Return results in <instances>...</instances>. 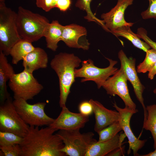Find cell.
<instances>
[{
  "label": "cell",
  "mask_w": 156,
  "mask_h": 156,
  "mask_svg": "<svg viewBox=\"0 0 156 156\" xmlns=\"http://www.w3.org/2000/svg\"><path fill=\"white\" fill-rule=\"evenodd\" d=\"M56 131L49 126L39 128L29 126L28 132L19 144L21 156H64L61 151L64 144L55 133Z\"/></svg>",
  "instance_id": "cell-1"
},
{
  "label": "cell",
  "mask_w": 156,
  "mask_h": 156,
  "mask_svg": "<svg viewBox=\"0 0 156 156\" xmlns=\"http://www.w3.org/2000/svg\"><path fill=\"white\" fill-rule=\"evenodd\" d=\"M81 60L73 53H60L51 60L50 65L58 77L61 107L66 106L71 86L75 81V69L79 66Z\"/></svg>",
  "instance_id": "cell-2"
},
{
  "label": "cell",
  "mask_w": 156,
  "mask_h": 156,
  "mask_svg": "<svg viewBox=\"0 0 156 156\" xmlns=\"http://www.w3.org/2000/svg\"><path fill=\"white\" fill-rule=\"evenodd\" d=\"M16 22L18 31L21 38L32 43L44 36L50 23L45 17L21 6L18 8Z\"/></svg>",
  "instance_id": "cell-3"
},
{
  "label": "cell",
  "mask_w": 156,
  "mask_h": 156,
  "mask_svg": "<svg viewBox=\"0 0 156 156\" xmlns=\"http://www.w3.org/2000/svg\"><path fill=\"white\" fill-rule=\"evenodd\" d=\"M16 15L5 2H0V51L6 56L10 55L12 47L22 39L17 29Z\"/></svg>",
  "instance_id": "cell-4"
},
{
  "label": "cell",
  "mask_w": 156,
  "mask_h": 156,
  "mask_svg": "<svg viewBox=\"0 0 156 156\" xmlns=\"http://www.w3.org/2000/svg\"><path fill=\"white\" fill-rule=\"evenodd\" d=\"M79 130H60L56 133L64 144L61 151L66 156H85L91 145L97 141L92 132L81 133Z\"/></svg>",
  "instance_id": "cell-5"
},
{
  "label": "cell",
  "mask_w": 156,
  "mask_h": 156,
  "mask_svg": "<svg viewBox=\"0 0 156 156\" xmlns=\"http://www.w3.org/2000/svg\"><path fill=\"white\" fill-rule=\"evenodd\" d=\"M14 107L23 121L29 126H49L55 119L46 114L44 110L45 102H38L33 104L22 99H14Z\"/></svg>",
  "instance_id": "cell-6"
},
{
  "label": "cell",
  "mask_w": 156,
  "mask_h": 156,
  "mask_svg": "<svg viewBox=\"0 0 156 156\" xmlns=\"http://www.w3.org/2000/svg\"><path fill=\"white\" fill-rule=\"evenodd\" d=\"M8 86L14 94V99H32L43 88V86L33 75L24 70L13 74L9 80Z\"/></svg>",
  "instance_id": "cell-7"
},
{
  "label": "cell",
  "mask_w": 156,
  "mask_h": 156,
  "mask_svg": "<svg viewBox=\"0 0 156 156\" xmlns=\"http://www.w3.org/2000/svg\"><path fill=\"white\" fill-rule=\"evenodd\" d=\"M29 126L16 112L11 97L0 106V131L10 132L24 138Z\"/></svg>",
  "instance_id": "cell-8"
},
{
  "label": "cell",
  "mask_w": 156,
  "mask_h": 156,
  "mask_svg": "<svg viewBox=\"0 0 156 156\" xmlns=\"http://www.w3.org/2000/svg\"><path fill=\"white\" fill-rule=\"evenodd\" d=\"M109 62L107 67L101 68L95 66L91 59L84 60L82 62L81 67L76 68L75 70V78L81 77L82 82L88 81H94L99 89L104 82L111 76L113 75L118 70L114 66L117 63V61L106 57Z\"/></svg>",
  "instance_id": "cell-9"
},
{
  "label": "cell",
  "mask_w": 156,
  "mask_h": 156,
  "mask_svg": "<svg viewBox=\"0 0 156 156\" xmlns=\"http://www.w3.org/2000/svg\"><path fill=\"white\" fill-rule=\"evenodd\" d=\"M118 56L120 63V68L122 70L127 80L132 85L136 97L143 108L144 121L147 116V112L143 96L145 88L141 83L137 75L135 66L136 60L128 58L122 50L118 52Z\"/></svg>",
  "instance_id": "cell-10"
},
{
  "label": "cell",
  "mask_w": 156,
  "mask_h": 156,
  "mask_svg": "<svg viewBox=\"0 0 156 156\" xmlns=\"http://www.w3.org/2000/svg\"><path fill=\"white\" fill-rule=\"evenodd\" d=\"M127 79L120 68L104 82L102 87L108 94L118 96L124 102L125 107L135 109L136 106L131 99L127 85Z\"/></svg>",
  "instance_id": "cell-11"
},
{
  "label": "cell",
  "mask_w": 156,
  "mask_h": 156,
  "mask_svg": "<svg viewBox=\"0 0 156 156\" xmlns=\"http://www.w3.org/2000/svg\"><path fill=\"white\" fill-rule=\"evenodd\" d=\"M113 106L119 113L118 122L128 140L129 149L128 153L129 154L131 150L134 156H140L138 151L144 146L147 140H142L137 138L132 131L130 124L131 117L133 114L138 112V110L126 107L122 108L119 107L115 102L113 103Z\"/></svg>",
  "instance_id": "cell-12"
},
{
  "label": "cell",
  "mask_w": 156,
  "mask_h": 156,
  "mask_svg": "<svg viewBox=\"0 0 156 156\" xmlns=\"http://www.w3.org/2000/svg\"><path fill=\"white\" fill-rule=\"evenodd\" d=\"M133 0H117L116 5L109 12L102 14L101 18L106 30L112 32L120 27L132 26L134 23L127 22L124 18L125 11L131 5Z\"/></svg>",
  "instance_id": "cell-13"
},
{
  "label": "cell",
  "mask_w": 156,
  "mask_h": 156,
  "mask_svg": "<svg viewBox=\"0 0 156 156\" xmlns=\"http://www.w3.org/2000/svg\"><path fill=\"white\" fill-rule=\"evenodd\" d=\"M57 117L49 126L56 131L80 129L89 121V116L70 112L66 106L62 107Z\"/></svg>",
  "instance_id": "cell-14"
},
{
  "label": "cell",
  "mask_w": 156,
  "mask_h": 156,
  "mask_svg": "<svg viewBox=\"0 0 156 156\" xmlns=\"http://www.w3.org/2000/svg\"><path fill=\"white\" fill-rule=\"evenodd\" d=\"M87 34L86 29L84 27L72 24L64 26L61 41L69 47L88 50L90 43L88 40H82Z\"/></svg>",
  "instance_id": "cell-15"
},
{
  "label": "cell",
  "mask_w": 156,
  "mask_h": 156,
  "mask_svg": "<svg viewBox=\"0 0 156 156\" xmlns=\"http://www.w3.org/2000/svg\"><path fill=\"white\" fill-rule=\"evenodd\" d=\"M94 114L95 123L94 130L98 133L101 130L112 123L118 121L119 114L118 111L109 109L99 102L90 99Z\"/></svg>",
  "instance_id": "cell-16"
},
{
  "label": "cell",
  "mask_w": 156,
  "mask_h": 156,
  "mask_svg": "<svg viewBox=\"0 0 156 156\" xmlns=\"http://www.w3.org/2000/svg\"><path fill=\"white\" fill-rule=\"evenodd\" d=\"M23 60L24 70L33 73L36 70L47 67L48 57L44 49L37 47L27 55Z\"/></svg>",
  "instance_id": "cell-17"
},
{
  "label": "cell",
  "mask_w": 156,
  "mask_h": 156,
  "mask_svg": "<svg viewBox=\"0 0 156 156\" xmlns=\"http://www.w3.org/2000/svg\"><path fill=\"white\" fill-rule=\"evenodd\" d=\"M124 133H118L112 139L104 142L96 141L91 145L85 156H104L115 148L122 145L126 137Z\"/></svg>",
  "instance_id": "cell-18"
},
{
  "label": "cell",
  "mask_w": 156,
  "mask_h": 156,
  "mask_svg": "<svg viewBox=\"0 0 156 156\" xmlns=\"http://www.w3.org/2000/svg\"><path fill=\"white\" fill-rule=\"evenodd\" d=\"M3 52L0 51V105L10 96L7 90L6 83L15 73L14 69L8 62Z\"/></svg>",
  "instance_id": "cell-19"
},
{
  "label": "cell",
  "mask_w": 156,
  "mask_h": 156,
  "mask_svg": "<svg viewBox=\"0 0 156 156\" xmlns=\"http://www.w3.org/2000/svg\"><path fill=\"white\" fill-rule=\"evenodd\" d=\"M63 26L57 20L50 23L44 36L47 48L53 51L56 50L58 43L61 40Z\"/></svg>",
  "instance_id": "cell-20"
},
{
  "label": "cell",
  "mask_w": 156,
  "mask_h": 156,
  "mask_svg": "<svg viewBox=\"0 0 156 156\" xmlns=\"http://www.w3.org/2000/svg\"><path fill=\"white\" fill-rule=\"evenodd\" d=\"M128 25L119 27L112 33L116 36H122L129 41L135 47L145 52L151 48L146 42L141 40L137 34L133 33Z\"/></svg>",
  "instance_id": "cell-21"
},
{
  "label": "cell",
  "mask_w": 156,
  "mask_h": 156,
  "mask_svg": "<svg viewBox=\"0 0 156 156\" xmlns=\"http://www.w3.org/2000/svg\"><path fill=\"white\" fill-rule=\"evenodd\" d=\"M35 48L32 42L25 40H21L12 47L10 50V55L12 57V63L17 64Z\"/></svg>",
  "instance_id": "cell-22"
},
{
  "label": "cell",
  "mask_w": 156,
  "mask_h": 156,
  "mask_svg": "<svg viewBox=\"0 0 156 156\" xmlns=\"http://www.w3.org/2000/svg\"><path fill=\"white\" fill-rule=\"evenodd\" d=\"M147 116L143 122V128L150 131L154 140L153 148H156V104L147 105L146 107Z\"/></svg>",
  "instance_id": "cell-23"
},
{
  "label": "cell",
  "mask_w": 156,
  "mask_h": 156,
  "mask_svg": "<svg viewBox=\"0 0 156 156\" xmlns=\"http://www.w3.org/2000/svg\"><path fill=\"white\" fill-rule=\"evenodd\" d=\"M122 130L118 121L115 122L103 129L98 133V142H101L111 140L114 137Z\"/></svg>",
  "instance_id": "cell-24"
},
{
  "label": "cell",
  "mask_w": 156,
  "mask_h": 156,
  "mask_svg": "<svg viewBox=\"0 0 156 156\" xmlns=\"http://www.w3.org/2000/svg\"><path fill=\"white\" fill-rule=\"evenodd\" d=\"M92 0H77L75 6L80 9L86 11V15L84 18L89 22H94L101 25L104 28V24L102 20L97 18L93 14L90 9V5Z\"/></svg>",
  "instance_id": "cell-25"
},
{
  "label": "cell",
  "mask_w": 156,
  "mask_h": 156,
  "mask_svg": "<svg viewBox=\"0 0 156 156\" xmlns=\"http://www.w3.org/2000/svg\"><path fill=\"white\" fill-rule=\"evenodd\" d=\"M144 61L137 66L136 70L139 73H145L148 72L156 61V51L153 49H149L146 52Z\"/></svg>",
  "instance_id": "cell-26"
},
{
  "label": "cell",
  "mask_w": 156,
  "mask_h": 156,
  "mask_svg": "<svg viewBox=\"0 0 156 156\" xmlns=\"http://www.w3.org/2000/svg\"><path fill=\"white\" fill-rule=\"evenodd\" d=\"M23 138L12 133L0 131V146L20 144Z\"/></svg>",
  "instance_id": "cell-27"
},
{
  "label": "cell",
  "mask_w": 156,
  "mask_h": 156,
  "mask_svg": "<svg viewBox=\"0 0 156 156\" xmlns=\"http://www.w3.org/2000/svg\"><path fill=\"white\" fill-rule=\"evenodd\" d=\"M0 149L4 156H21V149L19 144L0 146Z\"/></svg>",
  "instance_id": "cell-28"
},
{
  "label": "cell",
  "mask_w": 156,
  "mask_h": 156,
  "mask_svg": "<svg viewBox=\"0 0 156 156\" xmlns=\"http://www.w3.org/2000/svg\"><path fill=\"white\" fill-rule=\"evenodd\" d=\"M149 6L146 10L141 13L143 19H147L154 18L156 20V0H148Z\"/></svg>",
  "instance_id": "cell-29"
},
{
  "label": "cell",
  "mask_w": 156,
  "mask_h": 156,
  "mask_svg": "<svg viewBox=\"0 0 156 156\" xmlns=\"http://www.w3.org/2000/svg\"><path fill=\"white\" fill-rule=\"evenodd\" d=\"M137 34L140 38L143 39L151 48L156 51V42L152 40L148 36L147 31L145 29L142 27L138 28Z\"/></svg>",
  "instance_id": "cell-30"
},
{
  "label": "cell",
  "mask_w": 156,
  "mask_h": 156,
  "mask_svg": "<svg viewBox=\"0 0 156 156\" xmlns=\"http://www.w3.org/2000/svg\"><path fill=\"white\" fill-rule=\"evenodd\" d=\"M36 3L37 7L46 12L56 8V3L54 0H36Z\"/></svg>",
  "instance_id": "cell-31"
},
{
  "label": "cell",
  "mask_w": 156,
  "mask_h": 156,
  "mask_svg": "<svg viewBox=\"0 0 156 156\" xmlns=\"http://www.w3.org/2000/svg\"><path fill=\"white\" fill-rule=\"evenodd\" d=\"M79 109L80 113L86 116H89L93 113V106L89 101H85L81 103Z\"/></svg>",
  "instance_id": "cell-32"
},
{
  "label": "cell",
  "mask_w": 156,
  "mask_h": 156,
  "mask_svg": "<svg viewBox=\"0 0 156 156\" xmlns=\"http://www.w3.org/2000/svg\"><path fill=\"white\" fill-rule=\"evenodd\" d=\"M71 4V0H57L56 8L61 11L65 12L69 8Z\"/></svg>",
  "instance_id": "cell-33"
},
{
  "label": "cell",
  "mask_w": 156,
  "mask_h": 156,
  "mask_svg": "<svg viewBox=\"0 0 156 156\" xmlns=\"http://www.w3.org/2000/svg\"><path fill=\"white\" fill-rule=\"evenodd\" d=\"M125 145L118 147L107 154L106 156H124L126 153Z\"/></svg>",
  "instance_id": "cell-34"
},
{
  "label": "cell",
  "mask_w": 156,
  "mask_h": 156,
  "mask_svg": "<svg viewBox=\"0 0 156 156\" xmlns=\"http://www.w3.org/2000/svg\"><path fill=\"white\" fill-rule=\"evenodd\" d=\"M156 75V61L148 72V77L151 80H152Z\"/></svg>",
  "instance_id": "cell-35"
},
{
  "label": "cell",
  "mask_w": 156,
  "mask_h": 156,
  "mask_svg": "<svg viewBox=\"0 0 156 156\" xmlns=\"http://www.w3.org/2000/svg\"><path fill=\"white\" fill-rule=\"evenodd\" d=\"M142 156H156V148L153 151L150 152L149 153L142 155H140Z\"/></svg>",
  "instance_id": "cell-36"
},
{
  "label": "cell",
  "mask_w": 156,
  "mask_h": 156,
  "mask_svg": "<svg viewBox=\"0 0 156 156\" xmlns=\"http://www.w3.org/2000/svg\"><path fill=\"white\" fill-rule=\"evenodd\" d=\"M153 92L155 94H156V87L153 90Z\"/></svg>",
  "instance_id": "cell-37"
},
{
  "label": "cell",
  "mask_w": 156,
  "mask_h": 156,
  "mask_svg": "<svg viewBox=\"0 0 156 156\" xmlns=\"http://www.w3.org/2000/svg\"><path fill=\"white\" fill-rule=\"evenodd\" d=\"M5 0H0V2H5Z\"/></svg>",
  "instance_id": "cell-38"
},
{
  "label": "cell",
  "mask_w": 156,
  "mask_h": 156,
  "mask_svg": "<svg viewBox=\"0 0 156 156\" xmlns=\"http://www.w3.org/2000/svg\"><path fill=\"white\" fill-rule=\"evenodd\" d=\"M54 0L55 2V3H56V2L57 1V0Z\"/></svg>",
  "instance_id": "cell-39"
}]
</instances>
